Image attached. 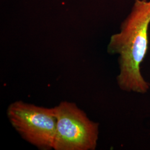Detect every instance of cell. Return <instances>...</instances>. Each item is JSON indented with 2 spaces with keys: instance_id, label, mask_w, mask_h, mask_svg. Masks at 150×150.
<instances>
[{
  "instance_id": "obj_1",
  "label": "cell",
  "mask_w": 150,
  "mask_h": 150,
  "mask_svg": "<svg viewBox=\"0 0 150 150\" xmlns=\"http://www.w3.org/2000/svg\"><path fill=\"white\" fill-rule=\"evenodd\" d=\"M150 24V0H134L120 31L110 38L107 50L119 55L117 83L123 91L145 93L150 88L140 71L149 48Z\"/></svg>"
},
{
  "instance_id": "obj_2",
  "label": "cell",
  "mask_w": 150,
  "mask_h": 150,
  "mask_svg": "<svg viewBox=\"0 0 150 150\" xmlns=\"http://www.w3.org/2000/svg\"><path fill=\"white\" fill-rule=\"evenodd\" d=\"M7 115L23 139L41 150L53 149L57 126L55 107H40L18 101L10 105Z\"/></svg>"
},
{
  "instance_id": "obj_3",
  "label": "cell",
  "mask_w": 150,
  "mask_h": 150,
  "mask_svg": "<svg viewBox=\"0 0 150 150\" xmlns=\"http://www.w3.org/2000/svg\"><path fill=\"white\" fill-rule=\"evenodd\" d=\"M57 126L54 150H94L98 136V124L72 102L64 101L56 106Z\"/></svg>"
}]
</instances>
